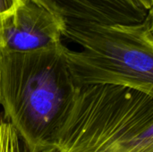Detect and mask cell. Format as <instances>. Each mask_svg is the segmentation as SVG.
Returning a JSON list of instances; mask_svg holds the SVG:
<instances>
[{
	"label": "cell",
	"instance_id": "1",
	"mask_svg": "<svg viewBox=\"0 0 153 152\" xmlns=\"http://www.w3.org/2000/svg\"><path fill=\"white\" fill-rule=\"evenodd\" d=\"M63 43L30 52L0 54V106L4 119L27 152H44L55 139L79 86Z\"/></svg>",
	"mask_w": 153,
	"mask_h": 152
},
{
	"label": "cell",
	"instance_id": "2",
	"mask_svg": "<svg viewBox=\"0 0 153 152\" xmlns=\"http://www.w3.org/2000/svg\"><path fill=\"white\" fill-rule=\"evenodd\" d=\"M44 152H153V97L114 85L80 87Z\"/></svg>",
	"mask_w": 153,
	"mask_h": 152
},
{
	"label": "cell",
	"instance_id": "3",
	"mask_svg": "<svg viewBox=\"0 0 153 152\" xmlns=\"http://www.w3.org/2000/svg\"><path fill=\"white\" fill-rule=\"evenodd\" d=\"M63 38L82 47L65 51L79 87L114 85L153 97L152 10L136 24L65 22Z\"/></svg>",
	"mask_w": 153,
	"mask_h": 152
},
{
	"label": "cell",
	"instance_id": "4",
	"mask_svg": "<svg viewBox=\"0 0 153 152\" xmlns=\"http://www.w3.org/2000/svg\"><path fill=\"white\" fill-rule=\"evenodd\" d=\"M64 20L39 0H19L0 15V50L24 53L62 43Z\"/></svg>",
	"mask_w": 153,
	"mask_h": 152
},
{
	"label": "cell",
	"instance_id": "5",
	"mask_svg": "<svg viewBox=\"0 0 153 152\" xmlns=\"http://www.w3.org/2000/svg\"><path fill=\"white\" fill-rule=\"evenodd\" d=\"M65 22L136 24L150 11L136 0H39Z\"/></svg>",
	"mask_w": 153,
	"mask_h": 152
},
{
	"label": "cell",
	"instance_id": "6",
	"mask_svg": "<svg viewBox=\"0 0 153 152\" xmlns=\"http://www.w3.org/2000/svg\"><path fill=\"white\" fill-rule=\"evenodd\" d=\"M0 152H22L17 133L3 117L0 118Z\"/></svg>",
	"mask_w": 153,
	"mask_h": 152
},
{
	"label": "cell",
	"instance_id": "7",
	"mask_svg": "<svg viewBox=\"0 0 153 152\" xmlns=\"http://www.w3.org/2000/svg\"><path fill=\"white\" fill-rule=\"evenodd\" d=\"M19 0H0V15L12 9Z\"/></svg>",
	"mask_w": 153,
	"mask_h": 152
},
{
	"label": "cell",
	"instance_id": "8",
	"mask_svg": "<svg viewBox=\"0 0 153 152\" xmlns=\"http://www.w3.org/2000/svg\"><path fill=\"white\" fill-rule=\"evenodd\" d=\"M145 10L152 11V10L153 0H136Z\"/></svg>",
	"mask_w": 153,
	"mask_h": 152
},
{
	"label": "cell",
	"instance_id": "9",
	"mask_svg": "<svg viewBox=\"0 0 153 152\" xmlns=\"http://www.w3.org/2000/svg\"><path fill=\"white\" fill-rule=\"evenodd\" d=\"M0 54H1V50H0Z\"/></svg>",
	"mask_w": 153,
	"mask_h": 152
}]
</instances>
